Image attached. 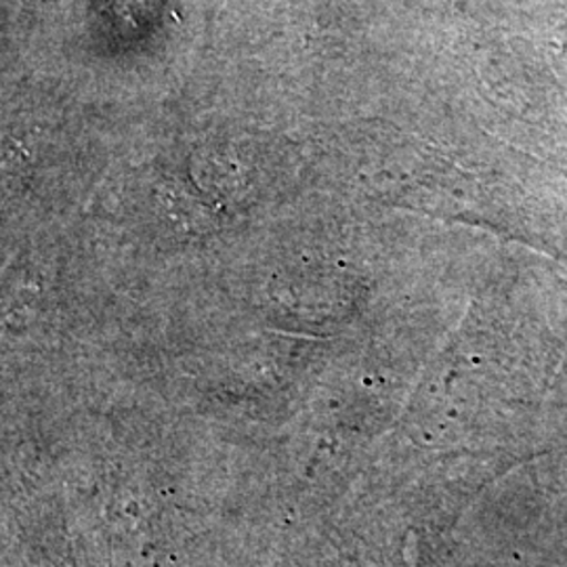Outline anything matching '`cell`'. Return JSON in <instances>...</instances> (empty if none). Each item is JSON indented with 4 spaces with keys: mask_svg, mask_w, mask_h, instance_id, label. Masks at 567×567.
Instances as JSON below:
<instances>
[]
</instances>
